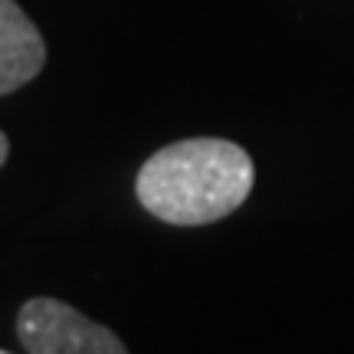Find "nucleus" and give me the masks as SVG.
<instances>
[{"label": "nucleus", "instance_id": "nucleus-3", "mask_svg": "<svg viewBox=\"0 0 354 354\" xmlns=\"http://www.w3.org/2000/svg\"><path fill=\"white\" fill-rule=\"evenodd\" d=\"M46 66V43L37 24L13 0H0V95L33 82Z\"/></svg>", "mask_w": 354, "mask_h": 354}, {"label": "nucleus", "instance_id": "nucleus-2", "mask_svg": "<svg viewBox=\"0 0 354 354\" xmlns=\"http://www.w3.org/2000/svg\"><path fill=\"white\" fill-rule=\"evenodd\" d=\"M26 354H128L125 342L59 299H30L17 315Z\"/></svg>", "mask_w": 354, "mask_h": 354}, {"label": "nucleus", "instance_id": "nucleus-4", "mask_svg": "<svg viewBox=\"0 0 354 354\" xmlns=\"http://www.w3.org/2000/svg\"><path fill=\"white\" fill-rule=\"evenodd\" d=\"M7 151H10V141H7V135L0 131V167H3V161H7Z\"/></svg>", "mask_w": 354, "mask_h": 354}, {"label": "nucleus", "instance_id": "nucleus-1", "mask_svg": "<svg viewBox=\"0 0 354 354\" xmlns=\"http://www.w3.org/2000/svg\"><path fill=\"white\" fill-rule=\"evenodd\" d=\"M256 180L253 158L227 138H184L154 151L135 194L151 216L171 227H203L240 210Z\"/></svg>", "mask_w": 354, "mask_h": 354}, {"label": "nucleus", "instance_id": "nucleus-5", "mask_svg": "<svg viewBox=\"0 0 354 354\" xmlns=\"http://www.w3.org/2000/svg\"><path fill=\"white\" fill-rule=\"evenodd\" d=\"M0 354H10V351H3V348H0Z\"/></svg>", "mask_w": 354, "mask_h": 354}]
</instances>
